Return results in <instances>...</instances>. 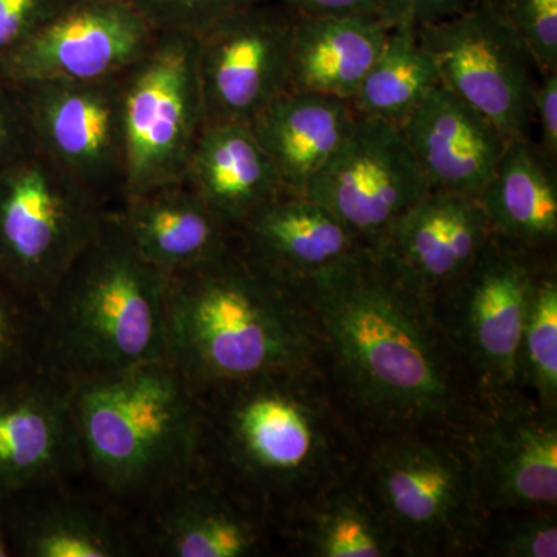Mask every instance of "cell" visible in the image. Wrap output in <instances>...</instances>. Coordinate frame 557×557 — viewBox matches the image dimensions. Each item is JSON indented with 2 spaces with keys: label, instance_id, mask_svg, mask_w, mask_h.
<instances>
[{
  "label": "cell",
  "instance_id": "cell-4",
  "mask_svg": "<svg viewBox=\"0 0 557 557\" xmlns=\"http://www.w3.org/2000/svg\"><path fill=\"white\" fill-rule=\"evenodd\" d=\"M42 307L47 370L72 386L166 359L168 276L138 255L115 208Z\"/></svg>",
  "mask_w": 557,
  "mask_h": 557
},
{
  "label": "cell",
  "instance_id": "cell-6",
  "mask_svg": "<svg viewBox=\"0 0 557 557\" xmlns=\"http://www.w3.org/2000/svg\"><path fill=\"white\" fill-rule=\"evenodd\" d=\"M358 478L399 555L465 556L485 548L486 515L467 437L397 434L370 440Z\"/></svg>",
  "mask_w": 557,
  "mask_h": 557
},
{
  "label": "cell",
  "instance_id": "cell-33",
  "mask_svg": "<svg viewBox=\"0 0 557 557\" xmlns=\"http://www.w3.org/2000/svg\"><path fill=\"white\" fill-rule=\"evenodd\" d=\"M539 73L557 70V0H497Z\"/></svg>",
  "mask_w": 557,
  "mask_h": 557
},
{
  "label": "cell",
  "instance_id": "cell-35",
  "mask_svg": "<svg viewBox=\"0 0 557 557\" xmlns=\"http://www.w3.org/2000/svg\"><path fill=\"white\" fill-rule=\"evenodd\" d=\"M72 0H0V58L30 38Z\"/></svg>",
  "mask_w": 557,
  "mask_h": 557
},
{
  "label": "cell",
  "instance_id": "cell-5",
  "mask_svg": "<svg viewBox=\"0 0 557 557\" xmlns=\"http://www.w3.org/2000/svg\"><path fill=\"white\" fill-rule=\"evenodd\" d=\"M84 478L132 512L201 465L203 406L166 359L73 386Z\"/></svg>",
  "mask_w": 557,
  "mask_h": 557
},
{
  "label": "cell",
  "instance_id": "cell-30",
  "mask_svg": "<svg viewBox=\"0 0 557 557\" xmlns=\"http://www.w3.org/2000/svg\"><path fill=\"white\" fill-rule=\"evenodd\" d=\"M44 372L49 370L42 304L0 274V392Z\"/></svg>",
  "mask_w": 557,
  "mask_h": 557
},
{
  "label": "cell",
  "instance_id": "cell-31",
  "mask_svg": "<svg viewBox=\"0 0 557 557\" xmlns=\"http://www.w3.org/2000/svg\"><path fill=\"white\" fill-rule=\"evenodd\" d=\"M156 35L197 38L212 25L259 0H124Z\"/></svg>",
  "mask_w": 557,
  "mask_h": 557
},
{
  "label": "cell",
  "instance_id": "cell-8",
  "mask_svg": "<svg viewBox=\"0 0 557 557\" xmlns=\"http://www.w3.org/2000/svg\"><path fill=\"white\" fill-rule=\"evenodd\" d=\"M36 150L0 171V274L40 304L112 211Z\"/></svg>",
  "mask_w": 557,
  "mask_h": 557
},
{
  "label": "cell",
  "instance_id": "cell-20",
  "mask_svg": "<svg viewBox=\"0 0 557 557\" xmlns=\"http://www.w3.org/2000/svg\"><path fill=\"white\" fill-rule=\"evenodd\" d=\"M479 197L432 189L376 245L418 292L434 300L465 273L490 239Z\"/></svg>",
  "mask_w": 557,
  "mask_h": 557
},
{
  "label": "cell",
  "instance_id": "cell-23",
  "mask_svg": "<svg viewBox=\"0 0 557 557\" xmlns=\"http://www.w3.org/2000/svg\"><path fill=\"white\" fill-rule=\"evenodd\" d=\"M182 180L234 233L285 190L251 124L239 121L205 124Z\"/></svg>",
  "mask_w": 557,
  "mask_h": 557
},
{
  "label": "cell",
  "instance_id": "cell-37",
  "mask_svg": "<svg viewBox=\"0 0 557 557\" xmlns=\"http://www.w3.org/2000/svg\"><path fill=\"white\" fill-rule=\"evenodd\" d=\"M533 121L539 127L537 146L549 157H557V70L541 73V81L534 86Z\"/></svg>",
  "mask_w": 557,
  "mask_h": 557
},
{
  "label": "cell",
  "instance_id": "cell-25",
  "mask_svg": "<svg viewBox=\"0 0 557 557\" xmlns=\"http://www.w3.org/2000/svg\"><path fill=\"white\" fill-rule=\"evenodd\" d=\"M380 14L296 16L288 89L351 101L386 44Z\"/></svg>",
  "mask_w": 557,
  "mask_h": 557
},
{
  "label": "cell",
  "instance_id": "cell-1",
  "mask_svg": "<svg viewBox=\"0 0 557 557\" xmlns=\"http://www.w3.org/2000/svg\"><path fill=\"white\" fill-rule=\"evenodd\" d=\"M322 364L366 443L397 434L467 437L480 403L432 300L375 247L304 285Z\"/></svg>",
  "mask_w": 557,
  "mask_h": 557
},
{
  "label": "cell",
  "instance_id": "cell-12",
  "mask_svg": "<svg viewBox=\"0 0 557 557\" xmlns=\"http://www.w3.org/2000/svg\"><path fill=\"white\" fill-rule=\"evenodd\" d=\"M296 16L277 0H259L197 36L207 123L249 124L288 90Z\"/></svg>",
  "mask_w": 557,
  "mask_h": 557
},
{
  "label": "cell",
  "instance_id": "cell-7",
  "mask_svg": "<svg viewBox=\"0 0 557 557\" xmlns=\"http://www.w3.org/2000/svg\"><path fill=\"white\" fill-rule=\"evenodd\" d=\"M553 263L552 251L493 233L465 273L432 300L480 405L519 394L520 336L539 281Z\"/></svg>",
  "mask_w": 557,
  "mask_h": 557
},
{
  "label": "cell",
  "instance_id": "cell-24",
  "mask_svg": "<svg viewBox=\"0 0 557 557\" xmlns=\"http://www.w3.org/2000/svg\"><path fill=\"white\" fill-rule=\"evenodd\" d=\"M358 119L351 102L343 98L288 89L249 124L284 189L306 196Z\"/></svg>",
  "mask_w": 557,
  "mask_h": 557
},
{
  "label": "cell",
  "instance_id": "cell-10",
  "mask_svg": "<svg viewBox=\"0 0 557 557\" xmlns=\"http://www.w3.org/2000/svg\"><path fill=\"white\" fill-rule=\"evenodd\" d=\"M440 84L486 116L508 141L530 137L536 69L497 2L475 3L417 28Z\"/></svg>",
  "mask_w": 557,
  "mask_h": 557
},
{
  "label": "cell",
  "instance_id": "cell-2",
  "mask_svg": "<svg viewBox=\"0 0 557 557\" xmlns=\"http://www.w3.org/2000/svg\"><path fill=\"white\" fill-rule=\"evenodd\" d=\"M201 465L276 522L355 478L366 440L322 370L201 392Z\"/></svg>",
  "mask_w": 557,
  "mask_h": 557
},
{
  "label": "cell",
  "instance_id": "cell-9",
  "mask_svg": "<svg viewBox=\"0 0 557 557\" xmlns=\"http://www.w3.org/2000/svg\"><path fill=\"white\" fill-rule=\"evenodd\" d=\"M120 100L126 156L123 197L182 180L207 123L196 38L157 35L120 76Z\"/></svg>",
  "mask_w": 557,
  "mask_h": 557
},
{
  "label": "cell",
  "instance_id": "cell-3",
  "mask_svg": "<svg viewBox=\"0 0 557 557\" xmlns=\"http://www.w3.org/2000/svg\"><path fill=\"white\" fill-rule=\"evenodd\" d=\"M166 361L197 394L274 373L324 372L306 304L256 270L236 242L168 276Z\"/></svg>",
  "mask_w": 557,
  "mask_h": 557
},
{
  "label": "cell",
  "instance_id": "cell-28",
  "mask_svg": "<svg viewBox=\"0 0 557 557\" xmlns=\"http://www.w3.org/2000/svg\"><path fill=\"white\" fill-rule=\"evenodd\" d=\"M437 86V67L421 46L416 25L397 22L350 102L359 116L403 126Z\"/></svg>",
  "mask_w": 557,
  "mask_h": 557
},
{
  "label": "cell",
  "instance_id": "cell-26",
  "mask_svg": "<svg viewBox=\"0 0 557 557\" xmlns=\"http://www.w3.org/2000/svg\"><path fill=\"white\" fill-rule=\"evenodd\" d=\"M479 200L497 236L541 251L555 247L556 160L549 159L533 139L508 143Z\"/></svg>",
  "mask_w": 557,
  "mask_h": 557
},
{
  "label": "cell",
  "instance_id": "cell-38",
  "mask_svg": "<svg viewBox=\"0 0 557 557\" xmlns=\"http://www.w3.org/2000/svg\"><path fill=\"white\" fill-rule=\"evenodd\" d=\"M277 2L288 7L299 16L380 14L384 17V2L386 0H277Z\"/></svg>",
  "mask_w": 557,
  "mask_h": 557
},
{
  "label": "cell",
  "instance_id": "cell-29",
  "mask_svg": "<svg viewBox=\"0 0 557 557\" xmlns=\"http://www.w3.org/2000/svg\"><path fill=\"white\" fill-rule=\"evenodd\" d=\"M518 391L557 412V273L549 265L539 281L520 336Z\"/></svg>",
  "mask_w": 557,
  "mask_h": 557
},
{
  "label": "cell",
  "instance_id": "cell-27",
  "mask_svg": "<svg viewBox=\"0 0 557 557\" xmlns=\"http://www.w3.org/2000/svg\"><path fill=\"white\" fill-rule=\"evenodd\" d=\"M278 537L311 557L397 556L386 520L358 474L299 505L278 525Z\"/></svg>",
  "mask_w": 557,
  "mask_h": 557
},
{
  "label": "cell",
  "instance_id": "cell-22",
  "mask_svg": "<svg viewBox=\"0 0 557 557\" xmlns=\"http://www.w3.org/2000/svg\"><path fill=\"white\" fill-rule=\"evenodd\" d=\"M115 211L138 255L166 276L219 258L236 242L183 180L129 194Z\"/></svg>",
  "mask_w": 557,
  "mask_h": 557
},
{
  "label": "cell",
  "instance_id": "cell-14",
  "mask_svg": "<svg viewBox=\"0 0 557 557\" xmlns=\"http://www.w3.org/2000/svg\"><path fill=\"white\" fill-rule=\"evenodd\" d=\"M143 557H256L281 541L276 522L203 465L134 511Z\"/></svg>",
  "mask_w": 557,
  "mask_h": 557
},
{
  "label": "cell",
  "instance_id": "cell-17",
  "mask_svg": "<svg viewBox=\"0 0 557 557\" xmlns=\"http://www.w3.org/2000/svg\"><path fill=\"white\" fill-rule=\"evenodd\" d=\"M11 557H143L134 512L81 478L0 498Z\"/></svg>",
  "mask_w": 557,
  "mask_h": 557
},
{
  "label": "cell",
  "instance_id": "cell-21",
  "mask_svg": "<svg viewBox=\"0 0 557 557\" xmlns=\"http://www.w3.org/2000/svg\"><path fill=\"white\" fill-rule=\"evenodd\" d=\"M432 189L479 197L508 146L486 116L442 84L401 126Z\"/></svg>",
  "mask_w": 557,
  "mask_h": 557
},
{
  "label": "cell",
  "instance_id": "cell-16",
  "mask_svg": "<svg viewBox=\"0 0 557 557\" xmlns=\"http://www.w3.org/2000/svg\"><path fill=\"white\" fill-rule=\"evenodd\" d=\"M156 36L124 0H72L0 58V79L28 84L116 78L145 54Z\"/></svg>",
  "mask_w": 557,
  "mask_h": 557
},
{
  "label": "cell",
  "instance_id": "cell-13",
  "mask_svg": "<svg viewBox=\"0 0 557 557\" xmlns=\"http://www.w3.org/2000/svg\"><path fill=\"white\" fill-rule=\"evenodd\" d=\"M120 76L14 84L40 152L112 208L126 189Z\"/></svg>",
  "mask_w": 557,
  "mask_h": 557
},
{
  "label": "cell",
  "instance_id": "cell-18",
  "mask_svg": "<svg viewBox=\"0 0 557 557\" xmlns=\"http://www.w3.org/2000/svg\"><path fill=\"white\" fill-rule=\"evenodd\" d=\"M81 475L72 384L44 372L0 392V498Z\"/></svg>",
  "mask_w": 557,
  "mask_h": 557
},
{
  "label": "cell",
  "instance_id": "cell-36",
  "mask_svg": "<svg viewBox=\"0 0 557 557\" xmlns=\"http://www.w3.org/2000/svg\"><path fill=\"white\" fill-rule=\"evenodd\" d=\"M471 7L472 0H386L384 20L408 22L418 28L458 16Z\"/></svg>",
  "mask_w": 557,
  "mask_h": 557
},
{
  "label": "cell",
  "instance_id": "cell-19",
  "mask_svg": "<svg viewBox=\"0 0 557 557\" xmlns=\"http://www.w3.org/2000/svg\"><path fill=\"white\" fill-rule=\"evenodd\" d=\"M236 244L256 270L293 293L368 247L327 209L288 190L242 223Z\"/></svg>",
  "mask_w": 557,
  "mask_h": 557
},
{
  "label": "cell",
  "instance_id": "cell-32",
  "mask_svg": "<svg viewBox=\"0 0 557 557\" xmlns=\"http://www.w3.org/2000/svg\"><path fill=\"white\" fill-rule=\"evenodd\" d=\"M487 519L486 541L494 555L504 557H556V509L502 512ZM483 548V549H485Z\"/></svg>",
  "mask_w": 557,
  "mask_h": 557
},
{
  "label": "cell",
  "instance_id": "cell-34",
  "mask_svg": "<svg viewBox=\"0 0 557 557\" xmlns=\"http://www.w3.org/2000/svg\"><path fill=\"white\" fill-rule=\"evenodd\" d=\"M36 150L38 145L20 89L0 79V171Z\"/></svg>",
  "mask_w": 557,
  "mask_h": 557
},
{
  "label": "cell",
  "instance_id": "cell-40",
  "mask_svg": "<svg viewBox=\"0 0 557 557\" xmlns=\"http://www.w3.org/2000/svg\"><path fill=\"white\" fill-rule=\"evenodd\" d=\"M497 2V0H472V5H475V3H493Z\"/></svg>",
  "mask_w": 557,
  "mask_h": 557
},
{
  "label": "cell",
  "instance_id": "cell-39",
  "mask_svg": "<svg viewBox=\"0 0 557 557\" xmlns=\"http://www.w3.org/2000/svg\"><path fill=\"white\" fill-rule=\"evenodd\" d=\"M0 557H11L5 533H3L2 520H0Z\"/></svg>",
  "mask_w": 557,
  "mask_h": 557
},
{
  "label": "cell",
  "instance_id": "cell-11",
  "mask_svg": "<svg viewBox=\"0 0 557 557\" xmlns=\"http://www.w3.org/2000/svg\"><path fill=\"white\" fill-rule=\"evenodd\" d=\"M432 190L401 126L359 116L306 196L358 239L376 247L388 228Z\"/></svg>",
  "mask_w": 557,
  "mask_h": 557
},
{
  "label": "cell",
  "instance_id": "cell-15",
  "mask_svg": "<svg viewBox=\"0 0 557 557\" xmlns=\"http://www.w3.org/2000/svg\"><path fill=\"white\" fill-rule=\"evenodd\" d=\"M467 443L487 516L556 509V410L522 392L485 403Z\"/></svg>",
  "mask_w": 557,
  "mask_h": 557
}]
</instances>
